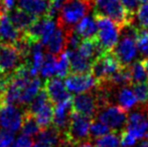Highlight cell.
<instances>
[{
	"mask_svg": "<svg viewBox=\"0 0 148 147\" xmlns=\"http://www.w3.org/2000/svg\"><path fill=\"white\" fill-rule=\"evenodd\" d=\"M136 17L138 20V27L148 29V3L140 5L136 13Z\"/></svg>",
	"mask_w": 148,
	"mask_h": 147,
	"instance_id": "obj_35",
	"label": "cell"
},
{
	"mask_svg": "<svg viewBox=\"0 0 148 147\" xmlns=\"http://www.w3.org/2000/svg\"><path fill=\"white\" fill-rule=\"evenodd\" d=\"M125 129L137 140L148 137V104L142 105V109L128 115Z\"/></svg>",
	"mask_w": 148,
	"mask_h": 147,
	"instance_id": "obj_9",
	"label": "cell"
},
{
	"mask_svg": "<svg viewBox=\"0 0 148 147\" xmlns=\"http://www.w3.org/2000/svg\"><path fill=\"white\" fill-rule=\"evenodd\" d=\"M92 121L93 120L91 118L80 115L73 111L69 127L64 132L66 143L70 146H73L83 140L90 139V127Z\"/></svg>",
	"mask_w": 148,
	"mask_h": 147,
	"instance_id": "obj_5",
	"label": "cell"
},
{
	"mask_svg": "<svg viewBox=\"0 0 148 147\" xmlns=\"http://www.w3.org/2000/svg\"><path fill=\"white\" fill-rule=\"evenodd\" d=\"M23 36V31L17 29L12 24L6 12H2L0 16V42L15 44Z\"/></svg>",
	"mask_w": 148,
	"mask_h": 147,
	"instance_id": "obj_16",
	"label": "cell"
},
{
	"mask_svg": "<svg viewBox=\"0 0 148 147\" xmlns=\"http://www.w3.org/2000/svg\"><path fill=\"white\" fill-rule=\"evenodd\" d=\"M11 145L12 147H32L33 141L30 136L22 134V135L18 136L16 139H14V141L12 142Z\"/></svg>",
	"mask_w": 148,
	"mask_h": 147,
	"instance_id": "obj_37",
	"label": "cell"
},
{
	"mask_svg": "<svg viewBox=\"0 0 148 147\" xmlns=\"http://www.w3.org/2000/svg\"><path fill=\"white\" fill-rule=\"evenodd\" d=\"M40 127L37 124L34 116L30 114L29 112L24 111L23 114V121L21 125V131L22 134L27 136H37V134L40 132Z\"/></svg>",
	"mask_w": 148,
	"mask_h": 147,
	"instance_id": "obj_26",
	"label": "cell"
},
{
	"mask_svg": "<svg viewBox=\"0 0 148 147\" xmlns=\"http://www.w3.org/2000/svg\"><path fill=\"white\" fill-rule=\"evenodd\" d=\"M94 147H100V146H98V145H96V144H95V145H94Z\"/></svg>",
	"mask_w": 148,
	"mask_h": 147,
	"instance_id": "obj_46",
	"label": "cell"
},
{
	"mask_svg": "<svg viewBox=\"0 0 148 147\" xmlns=\"http://www.w3.org/2000/svg\"><path fill=\"white\" fill-rule=\"evenodd\" d=\"M41 89V82L38 78L33 77L28 82V84L25 86V88L22 91L21 97H20L19 105H27L30 104L31 101L34 99V97L37 95V93Z\"/></svg>",
	"mask_w": 148,
	"mask_h": 147,
	"instance_id": "obj_24",
	"label": "cell"
},
{
	"mask_svg": "<svg viewBox=\"0 0 148 147\" xmlns=\"http://www.w3.org/2000/svg\"><path fill=\"white\" fill-rule=\"evenodd\" d=\"M14 141V134L10 131L0 129V145L10 146Z\"/></svg>",
	"mask_w": 148,
	"mask_h": 147,
	"instance_id": "obj_38",
	"label": "cell"
},
{
	"mask_svg": "<svg viewBox=\"0 0 148 147\" xmlns=\"http://www.w3.org/2000/svg\"><path fill=\"white\" fill-rule=\"evenodd\" d=\"M73 112V97L69 100L55 105L53 125L62 133L66 131Z\"/></svg>",
	"mask_w": 148,
	"mask_h": 147,
	"instance_id": "obj_14",
	"label": "cell"
},
{
	"mask_svg": "<svg viewBox=\"0 0 148 147\" xmlns=\"http://www.w3.org/2000/svg\"><path fill=\"white\" fill-rule=\"evenodd\" d=\"M135 147H139V146H138V145H137V146H135Z\"/></svg>",
	"mask_w": 148,
	"mask_h": 147,
	"instance_id": "obj_48",
	"label": "cell"
},
{
	"mask_svg": "<svg viewBox=\"0 0 148 147\" xmlns=\"http://www.w3.org/2000/svg\"><path fill=\"white\" fill-rule=\"evenodd\" d=\"M57 57L51 53H47L45 55L43 63L40 69V74L43 78H51L53 76L57 75Z\"/></svg>",
	"mask_w": 148,
	"mask_h": 147,
	"instance_id": "obj_27",
	"label": "cell"
},
{
	"mask_svg": "<svg viewBox=\"0 0 148 147\" xmlns=\"http://www.w3.org/2000/svg\"><path fill=\"white\" fill-rule=\"evenodd\" d=\"M71 147H94V144L92 142V139H87V140H83L81 142H78V143L74 144L73 146Z\"/></svg>",
	"mask_w": 148,
	"mask_h": 147,
	"instance_id": "obj_39",
	"label": "cell"
},
{
	"mask_svg": "<svg viewBox=\"0 0 148 147\" xmlns=\"http://www.w3.org/2000/svg\"><path fill=\"white\" fill-rule=\"evenodd\" d=\"M0 147H9V146H4V145H0Z\"/></svg>",
	"mask_w": 148,
	"mask_h": 147,
	"instance_id": "obj_45",
	"label": "cell"
},
{
	"mask_svg": "<svg viewBox=\"0 0 148 147\" xmlns=\"http://www.w3.org/2000/svg\"><path fill=\"white\" fill-rule=\"evenodd\" d=\"M116 100H117V105L122 107L126 111L131 110L138 103L134 92L129 86L121 87V88L117 89Z\"/></svg>",
	"mask_w": 148,
	"mask_h": 147,
	"instance_id": "obj_23",
	"label": "cell"
},
{
	"mask_svg": "<svg viewBox=\"0 0 148 147\" xmlns=\"http://www.w3.org/2000/svg\"><path fill=\"white\" fill-rule=\"evenodd\" d=\"M96 145L100 147H118L120 144V133L118 132H110L106 135L96 139Z\"/></svg>",
	"mask_w": 148,
	"mask_h": 147,
	"instance_id": "obj_31",
	"label": "cell"
},
{
	"mask_svg": "<svg viewBox=\"0 0 148 147\" xmlns=\"http://www.w3.org/2000/svg\"><path fill=\"white\" fill-rule=\"evenodd\" d=\"M23 64H25V59L15 44L0 42V73L9 76Z\"/></svg>",
	"mask_w": 148,
	"mask_h": 147,
	"instance_id": "obj_7",
	"label": "cell"
},
{
	"mask_svg": "<svg viewBox=\"0 0 148 147\" xmlns=\"http://www.w3.org/2000/svg\"><path fill=\"white\" fill-rule=\"evenodd\" d=\"M17 8L25 10L36 17L51 16V0H17Z\"/></svg>",
	"mask_w": 148,
	"mask_h": 147,
	"instance_id": "obj_15",
	"label": "cell"
},
{
	"mask_svg": "<svg viewBox=\"0 0 148 147\" xmlns=\"http://www.w3.org/2000/svg\"><path fill=\"white\" fill-rule=\"evenodd\" d=\"M64 84L69 92L74 94H82L90 92L97 87L98 82L92 74H73L66 76Z\"/></svg>",
	"mask_w": 148,
	"mask_h": 147,
	"instance_id": "obj_12",
	"label": "cell"
},
{
	"mask_svg": "<svg viewBox=\"0 0 148 147\" xmlns=\"http://www.w3.org/2000/svg\"><path fill=\"white\" fill-rule=\"evenodd\" d=\"M78 51L83 57H85L86 59L92 62H94L98 57H102L107 53L101 45L97 36L93 37V38L83 39L78 47Z\"/></svg>",
	"mask_w": 148,
	"mask_h": 147,
	"instance_id": "obj_17",
	"label": "cell"
},
{
	"mask_svg": "<svg viewBox=\"0 0 148 147\" xmlns=\"http://www.w3.org/2000/svg\"><path fill=\"white\" fill-rule=\"evenodd\" d=\"M132 90L134 92L137 101L141 105H146L148 102V84L140 83V84L132 85Z\"/></svg>",
	"mask_w": 148,
	"mask_h": 147,
	"instance_id": "obj_34",
	"label": "cell"
},
{
	"mask_svg": "<svg viewBox=\"0 0 148 147\" xmlns=\"http://www.w3.org/2000/svg\"><path fill=\"white\" fill-rule=\"evenodd\" d=\"M94 17L97 22V37L100 43L107 53L112 51L119 41V36H121V28L113 19L101 13L95 12Z\"/></svg>",
	"mask_w": 148,
	"mask_h": 147,
	"instance_id": "obj_3",
	"label": "cell"
},
{
	"mask_svg": "<svg viewBox=\"0 0 148 147\" xmlns=\"http://www.w3.org/2000/svg\"><path fill=\"white\" fill-rule=\"evenodd\" d=\"M7 15L9 17L10 21L12 22L14 26L17 29L24 31L37 19L38 17L32 15L29 12L22 10L20 8H14L11 11L7 12Z\"/></svg>",
	"mask_w": 148,
	"mask_h": 147,
	"instance_id": "obj_21",
	"label": "cell"
},
{
	"mask_svg": "<svg viewBox=\"0 0 148 147\" xmlns=\"http://www.w3.org/2000/svg\"><path fill=\"white\" fill-rule=\"evenodd\" d=\"M110 132H111V129L103 122L99 121V120L92 121L91 127H90V138L91 139H98Z\"/></svg>",
	"mask_w": 148,
	"mask_h": 147,
	"instance_id": "obj_33",
	"label": "cell"
},
{
	"mask_svg": "<svg viewBox=\"0 0 148 147\" xmlns=\"http://www.w3.org/2000/svg\"><path fill=\"white\" fill-rule=\"evenodd\" d=\"M95 12L113 19L120 28L129 24L126 12L120 0H95Z\"/></svg>",
	"mask_w": 148,
	"mask_h": 147,
	"instance_id": "obj_8",
	"label": "cell"
},
{
	"mask_svg": "<svg viewBox=\"0 0 148 147\" xmlns=\"http://www.w3.org/2000/svg\"><path fill=\"white\" fill-rule=\"evenodd\" d=\"M36 137L38 142L47 144L51 147H60L64 144H68L64 137V133H62L53 125L40 130Z\"/></svg>",
	"mask_w": 148,
	"mask_h": 147,
	"instance_id": "obj_20",
	"label": "cell"
},
{
	"mask_svg": "<svg viewBox=\"0 0 148 147\" xmlns=\"http://www.w3.org/2000/svg\"><path fill=\"white\" fill-rule=\"evenodd\" d=\"M94 5V0H64L58 16V25L66 31L74 29Z\"/></svg>",
	"mask_w": 148,
	"mask_h": 147,
	"instance_id": "obj_1",
	"label": "cell"
},
{
	"mask_svg": "<svg viewBox=\"0 0 148 147\" xmlns=\"http://www.w3.org/2000/svg\"><path fill=\"white\" fill-rule=\"evenodd\" d=\"M60 147H71V146L69 145V144H64V145H62Z\"/></svg>",
	"mask_w": 148,
	"mask_h": 147,
	"instance_id": "obj_42",
	"label": "cell"
},
{
	"mask_svg": "<svg viewBox=\"0 0 148 147\" xmlns=\"http://www.w3.org/2000/svg\"><path fill=\"white\" fill-rule=\"evenodd\" d=\"M136 138L131 133H129L126 129L120 132V144L122 147H132L136 143Z\"/></svg>",
	"mask_w": 148,
	"mask_h": 147,
	"instance_id": "obj_36",
	"label": "cell"
},
{
	"mask_svg": "<svg viewBox=\"0 0 148 147\" xmlns=\"http://www.w3.org/2000/svg\"><path fill=\"white\" fill-rule=\"evenodd\" d=\"M23 114L15 105L4 104L0 107V127L12 133L21 128Z\"/></svg>",
	"mask_w": 148,
	"mask_h": 147,
	"instance_id": "obj_11",
	"label": "cell"
},
{
	"mask_svg": "<svg viewBox=\"0 0 148 147\" xmlns=\"http://www.w3.org/2000/svg\"><path fill=\"white\" fill-rule=\"evenodd\" d=\"M32 147H51V146L47 145V144H45V143H41V142H37V143L33 144Z\"/></svg>",
	"mask_w": 148,
	"mask_h": 147,
	"instance_id": "obj_41",
	"label": "cell"
},
{
	"mask_svg": "<svg viewBox=\"0 0 148 147\" xmlns=\"http://www.w3.org/2000/svg\"><path fill=\"white\" fill-rule=\"evenodd\" d=\"M128 111L119 105H108L100 109L97 114L98 120L103 122L111 130L120 133L126 128Z\"/></svg>",
	"mask_w": 148,
	"mask_h": 147,
	"instance_id": "obj_6",
	"label": "cell"
},
{
	"mask_svg": "<svg viewBox=\"0 0 148 147\" xmlns=\"http://www.w3.org/2000/svg\"><path fill=\"white\" fill-rule=\"evenodd\" d=\"M45 45L47 53L59 57L66 51V31L58 25Z\"/></svg>",
	"mask_w": 148,
	"mask_h": 147,
	"instance_id": "obj_18",
	"label": "cell"
},
{
	"mask_svg": "<svg viewBox=\"0 0 148 147\" xmlns=\"http://www.w3.org/2000/svg\"><path fill=\"white\" fill-rule=\"evenodd\" d=\"M43 88L47 91L49 100L51 101L53 105L60 104V103L64 102V101L72 98V96L69 94L66 84L62 82L60 78L47 79L45 81Z\"/></svg>",
	"mask_w": 148,
	"mask_h": 147,
	"instance_id": "obj_13",
	"label": "cell"
},
{
	"mask_svg": "<svg viewBox=\"0 0 148 147\" xmlns=\"http://www.w3.org/2000/svg\"><path fill=\"white\" fill-rule=\"evenodd\" d=\"M142 3H148V0H141Z\"/></svg>",
	"mask_w": 148,
	"mask_h": 147,
	"instance_id": "obj_43",
	"label": "cell"
},
{
	"mask_svg": "<svg viewBox=\"0 0 148 147\" xmlns=\"http://www.w3.org/2000/svg\"><path fill=\"white\" fill-rule=\"evenodd\" d=\"M94 1H95V0H94Z\"/></svg>",
	"mask_w": 148,
	"mask_h": 147,
	"instance_id": "obj_49",
	"label": "cell"
},
{
	"mask_svg": "<svg viewBox=\"0 0 148 147\" xmlns=\"http://www.w3.org/2000/svg\"><path fill=\"white\" fill-rule=\"evenodd\" d=\"M95 89L73 97V111L91 119L97 116L99 112V105Z\"/></svg>",
	"mask_w": 148,
	"mask_h": 147,
	"instance_id": "obj_10",
	"label": "cell"
},
{
	"mask_svg": "<svg viewBox=\"0 0 148 147\" xmlns=\"http://www.w3.org/2000/svg\"><path fill=\"white\" fill-rule=\"evenodd\" d=\"M141 63H142L143 67H144L145 71H146V73L148 75V57H145V59H141Z\"/></svg>",
	"mask_w": 148,
	"mask_h": 147,
	"instance_id": "obj_40",
	"label": "cell"
},
{
	"mask_svg": "<svg viewBox=\"0 0 148 147\" xmlns=\"http://www.w3.org/2000/svg\"><path fill=\"white\" fill-rule=\"evenodd\" d=\"M49 102H51L49 95H47V91L45 90V88H42L37 93V95L34 97V99L31 101L29 107H28V109H26V111L29 112L32 115H34L37 111L40 110L42 107H45Z\"/></svg>",
	"mask_w": 148,
	"mask_h": 147,
	"instance_id": "obj_29",
	"label": "cell"
},
{
	"mask_svg": "<svg viewBox=\"0 0 148 147\" xmlns=\"http://www.w3.org/2000/svg\"><path fill=\"white\" fill-rule=\"evenodd\" d=\"M75 31L79 34L83 39L84 38H93L97 36L98 26L94 16H85L76 26Z\"/></svg>",
	"mask_w": 148,
	"mask_h": 147,
	"instance_id": "obj_22",
	"label": "cell"
},
{
	"mask_svg": "<svg viewBox=\"0 0 148 147\" xmlns=\"http://www.w3.org/2000/svg\"><path fill=\"white\" fill-rule=\"evenodd\" d=\"M57 62V76L58 78H66L69 74L71 73V68H70V61H69V57L66 51H64L62 55L58 57Z\"/></svg>",
	"mask_w": 148,
	"mask_h": 147,
	"instance_id": "obj_32",
	"label": "cell"
},
{
	"mask_svg": "<svg viewBox=\"0 0 148 147\" xmlns=\"http://www.w3.org/2000/svg\"><path fill=\"white\" fill-rule=\"evenodd\" d=\"M2 12H3V11H2V9H1V8H0V16H1V14H2Z\"/></svg>",
	"mask_w": 148,
	"mask_h": 147,
	"instance_id": "obj_44",
	"label": "cell"
},
{
	"mask_svg": "<svg viewBox=\"0 0 148 147\" xmlns=\"http://www.w3.org/2000/svg\"><path fill=\"white\" fill-rule=\"evenodd\" d=\"M130 72H131L132 85L148 82V75L146 73V71H145L141 61H137L135 63H133L130 66Z\"/></svg>",
	"mask_w": 148,
	"mask_h": 147,
	"instance_id": "obj_28",
	"label": "cell"
},
{
	"mask_svg": "<svg viewBox=\"0 0 148 147\" xmlns=\"http://www.w3.org/2000/svg\"><path fill=\"white\" fill-rule=\"evenodd\" d=\"M121 34L122 38L118 41L112 53L122 67H129L132 65V62L138 53V46L136 43L137 26L127 24L121 28Z\"/></svg>",
	"mask_w": 148,
	"mask_h": 147,
	"instance_id": "obj_2",
	"label": "cell"
},
{
	"mask_svg": "<svg viewBox=\"0 0 148 147\" xmlns=\"http://www.w3.org/2000/svg\"><path fill=\"white\" fill-rule=\"evenodd\" d=\"M70 61L71 73L73 74H91L93 62L83 57L78 49H66Z\"/></svg>",
	"mask_w": 148,
	"mask_h": 147,
	"instance_id": "obj_19",
	"label": "cell"
},
{
	"mask_svg": "<svg viewBox=\"0 0 148 147\" xmlns=\"http://www.w3.org/2000/svg\"><path fill=\"white\" fill-rule=\"evenodd\" d=\"M123 7L125 9L127 15V20L129 24H133L135 19V16L140 7L141 0H120Z\"/></svg>",
	"mask_w": 148,
	"mask_h": 147,
	"instance_id": "obj_30",
	"label": "cell"
},
{
	"mask_svg": "<svg viewBox=\"0 0 148 147\" xmlns=\"http://www.w3.org/2000/svg\"><path fill=\"white\" fill-rule=\"evenodd\" d=\"M53 110H55V105L51 101V102H49L45 107H42L40 110H38L33 115L41 130L51 126V124L53 123Z\"/></svg>",
	"mask_w": 148,
	"mask_h": 147,
	"instance_id": "obj_25",
	"label": "cell"
},
{
	"mask_svg": "<svg viewBox=\"0 0 148 147\" xmlns=\"http://www.w3.org/2000/svg\"><path fill=\"white\" fill-rule=\"evenodd\" d=\"M0 76H2V74H1V73H0Z\"/></svg>",
	"mask_w": 148,
	"mask_h": 147,
	"instance_id": "obj_47",
	"label": "cell"
},
{
	"mask_svg": "<svg viewBox=\"0 0 148 147\" xmlns=\"http://www.w3.org/2000/svg\"><path fill=\"white\" fill-rule=\"evenodd\" d=\"M122 68L113 53L108 51L93 62L91 74L97 80L98 85H100L102 83L108 82Z\"/></svg>",
	"mask_w": 148,
	"mask_h": 147,
	"instance_id": "obj_4",
	"label": "cell"
}]
</instances>
